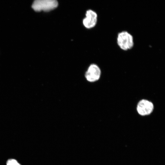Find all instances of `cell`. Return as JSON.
<instances>
[{
    "label": "cell",
    "mask_w": 165,
    "mask_h": 165,
    "mask_svg": "<svg viewBox=\"0 0 165 165\" xmlns=\"http://www.w3.org/2000/svg\"><path fill=\"white\" fill-rule=\"evenodd\" d=\"M117 42L120 49L124 51H127L131 49L134 46L133 37L127 31H122L117 35Z\"/></svg>",
    "instance_id": "1"
},
{
    "label": "cell",
    "mask_w": 165,
    "mask_h": 165,
    "mask_svg": "<svg viewBox=\"0 0 165 165\" xmlns=\"http://www.w3.org/2000/svg\"><path fill=\"white\" fill-rule=\"evenodd\" d=\"M58 5L56 0H36L33 2L32 7L36 11H48L56 8Z\"/></svg>",
    "instance_id": "2"
},
{
    "label": "cell",
    "mask_w": 165,
    "mask_h": 165,
    "mask_svg": "<svg viewBox=\"0 0 165 165\" xmlns=\"http://www.w3.org/2000/svg\"><path fill=\"white\" fill-rule=\"evenodd\" d=\"M154 106L152 103L145 99L140 101L137 106L138 113L142 116H145L150 114L153 112Z\"/></svg>",
    "instance_id": "3"
},
{
    "label": "cell",
    "mask_w": 165,
    "mask_h": 165,
    "mask_svg": "<svg viewBox=\"0 0 165 165\" xmlns=\"http://www.w3.org/2000/svg\"><path fill=\"white\" fill-rule=\"evenodd\" d=\"M101 71L99 67L95 64H91L86 72V79L90 82H94L98 80L100 78Z\"/></svg>",
    "instance_id": "4"
},
{
    "label": "cell",
    "mask_w": 165,
    "mask_h": 165,
    "mask_svg": "<svg viewBox=\"0 0 165 165\" xmlns=\"http://www.w3.org/2000/svg\"><path fill=\"white\" fill-rule=\"evenodd\" d=\"M97 14L95 11L89 9L86 13V17L83 19V23L86 28L90 29L94 27L97 21Z\"/></svg>",
    "instance_id": "5"
},
{
    "label": "cell",
    "mask_w": 165,
    "mask_h": 165,
    "mask_svg": "<svg viewBox=\"0 0 165 165\" xmlns=\"http://www.w3.org/2000/svg\"><path fill=\"white\" fill-rule=\"evenodd\" d=\"M6 165H21L17 160L14 159H9L7 160Z\"/></svg>",
    "instance_id": "6"
}]
</instances>
